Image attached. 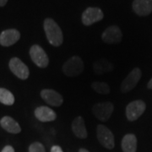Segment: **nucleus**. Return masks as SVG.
I'll return each mask as SVG.
<instances>
[{
    "mask_svg": "<svg viewBox=\"0 0 152 152\" xmlns=\"http://www.w3.org/2000/svg\"><path fill=\"white\" fill-rule=\"evenodd\" d=\"M44 31L49 43L54 47H59L64 42V36L58 25L53 20L48 18L44 20Z\"/></svg>",
    "mask_w": 152,
    "mask_h": 152,
    "instance_id": "nucleus-1",
    "label": "nucleus"
},
{
    "mask_svg": "<svg viewBox=\"0 0 152 152\" xmlns=\"http://www.w3.org/2000/svg\"><path fill=\"white\" fill-rule=\"evenodd\" d=\"M83 69H84L83 60L78 56H74L70 58L63 65V71L64 75L69 77L80 75L83 72Z\"/></svg>",
    "mask_w": 152,
    "mask_h": 152,
    "instance_id": "nucleus-2",
    "label": "nucleus"
},
{
    "mask_svg": "<svg viewBox=\"0 0 152 152\" xmlns=\"http://www.w3.org/2000/svg\"><path fill=\"white\" fill-rule=\"evenodd\" d=\"M97 139L101 145L105 148L112 150L115 146L114 135L112 131L102 124H99L96 128Z\"/></svg>",
    "mask_w": 152,
    "mask_h": 152,
    "instance_id": "nucleus-3",
    "label": "nucleus"
},
{
    "mask_svg": "<svg viewBox=\"0 0 152 152\" xmlns=\"http://www.w3.org/2000/svg\"><path fill=\"white\" fill-rule=\"evenodd\" d=\"M146 109L145 102L141 100L134 101L129 104L126 107V117L130 122L137 120Z\"/></svg>",
    "mask_w": 152,
    "mask_h": 152,
    "instance_id": "nucleus-4",
    "label": "nucleus"
},
{
    "mask_svg": "<svg viewBox=\"0 0 152 152\" xmlns=\"http://www.w3.org/2000/svg\"><path fill=\"white\" fill-rule=\"evenodd\" d=\"M102 10L96 7H89L82 14V23L85 26H91L94 23L101 21L103 19Z\"/></svg>",
    "mask_w": 152,
    "mask_h": 152,
    "instance_id": "nucleus-5",
    "label": "nucleus"
},
{
    "mask_svg": "<svg viewBox=\"0 0 152 152\" xmlns=\"http://www.w3.org/2000/svg\"><path fill=\"white\" fill-rule=\"evenodd\" d=\"M30 56L34 64L40 68H47L49 64L48 57L42 48L38 45H33L30 49Z\"/></svg>",
    "mask_w": 152,
    "mask_h": 152,
    "instance_id": "nucleus-6",
    "label": "nucleus"
},
{
    "mask_svg": "<svg viewBox=\"0 0 152 152\" xmlns=\"http://www.w3.org/2000/svg\"><path fill=\"white\" fill-rule=\"evenodd\" d=\"M141 76V70L139 68L134 69L125 78L124 80L122 82L120 86L121 91L123 93H127L133 90L138 84V82L140 81Z\"/></svg>",
    "mask_w": 152,
    "mask_h": 152,
    "instance_id": "nucleus-7",
    "label": "nucleus"
},
{
    "mask_svg": "<svg viewBox=\"0 0 152 152\" xmlns=\"http://www.w3.org/2000/svg\"><path fill=\"white\" fill-rule=\"evenodd\" d=\"M114 107L112 102H100L93 106V113L101 121H107L113 113Z\"/></svg>",
    "mask_w": 152,
    "mask_h": 152,
    "instance_id": "nucleus-8",
    "label": "nucleus"
},
{
    "mask_svg": "<svg viewBox=\"0 0 152 152\" xmlns=\"http://www.w3.org/2000/svg\"><path fill=\"white\" fill-rule=\"evenodd\" d=\"M10 69L13 72V74L15 75H16L18 78L21 79V80H26L29 75H30V71L28 67L21 60L18 58H13L10 61Z\"/></svg>",
    "mask_w": 152,
    "mask_h": 152,
    "instance_id": "nucleus-9",
    "label": "nucleus"
},
{
    "mask_svg": "<svg viewBox=\"0 0 152 152\" xmlns=\"http://www.w3.org/2000/svg\"><path fill=\"white\" fill-rule=\"evenodd\" d=\"M102 38L104 42L108 44L118 43L123 38V34L118 26H112L107 27L102 33Z\"/></svg>",
    "mask_w": 152,
    "mask_h": 152,
    "instance_id": "nucleus-10",
    "label": "nucleus"
},
{
    "mask_svg": "<svg viewBox=\"0 0 152 152\" xmlns=\"http://www.w3.org/2000/svg\"><path fill=\"white\" fill-rule=\"evenodd\" d=\"M20 33L15 29L5 30L0 35V44L4 47L12 46L20 40Z\"/></svg>",
    "mask_w": 152,
    "mask_h": 152,
    "instance_id": "nucleus-11",
    "label": "nucleus"
},
{
    "mask_svg": "<svg viewBox=\"0 0 152 152\" xmlns=\"http://www.w3.org/2000/svg\"><path fill=\"white\" fill-rule=\"evenodd\" d=\"M132 7L139 16H147L152 12V0H134Z\"/></svg>",
    "mask_w": 152,
    "mask_h": 152,
    "instance_id": "nucleus-12",
    "label": "nucleus"
},
{
    "mask_svg": "<svg viewBox=\"0 0 152 152\" xmlns=\"http://www.w3.org/2000/svg\"><path fill=\"white\" fill-rule=\"evenodd\" d=\"M41 96L47 103L54 107H60L64 102L63 97L59 93L50 89L42 90L41 91Z\"/></svg>",
    "mask_w": 152,
    "mask_h": 152,
    "instance_id": "nucleus-13",
    "label": "nucleus"
},
{
    "mask_svg": "<svg viewBox=\"0 0 152 152\" xmlns=\"http://www.w3.org/2000/svg\"><path fill=\"white\" fill-rule=\"evenodd\" d=\"M35 116L41 122H51L57 118V114L53 109L42 106L35 110Z\"/></svg>",
    "mask_w": 152,
    "mask_h": 152,
    "instance_id": "nucleus-14",
    "label": "nucleus"
},
{
    "mask_svg": "<svg viewBox=\"0 0 152 152\" xmlns=\"http://www.w3.org/2000/svg\"><path fill=\"white\" fill-rule=\"evenodd\" d=\"M0 124L4 129L11 134H19L21 131V128L19 124L14 118L9 116L4 117L0 121Z\"/></svg>",
    "mask_w": 152,
    "mask_h": 152,
    "instance_id": "nucleus-15",
    "label": "nucleus"
},
{
    "mask_svg": "<svg viewBox=\"0 0 152 152\" xmlns=\"http://www.w3.org/2000/svg\"><path fill=\"white\" fill-rule=\"evenodd\" d=\"M73 133L80 139H86L88 135L86 128L85 125V121L82 117H77L72 123Z\"/></svg>",
    "mask_w": 152,
    "mask_h": 152,
    "instance_id": "nucleus-16",
    "label": "nucleus"
},
{
    "mask_svg": "<svg viewBox=\"0 0 152 152\" xmlns=\"http://www.w3.org/2000/svg\"><path fill=\"white\" fill-rule=\"evenodd\" d=\"M122 150L124 152H136L137 138L133 134H128L122 140Z\"/></svg>",
    "mask_w": 152,
    "mask_h": 152,
    "instance_id": "nucleus-17",
    "label": "nucleus"
},
{
    "mask_svg": "<svg viewBox=\"0 0 152 152\" xmlns=\"http://www.w3.org/2000/svg\"><path fill=\"white\" fill-rule=\"evenodd\" d=\"M93 68L94 71L98 75H102L113 69L112 64L106 59H100L95 62L93 64Z\"/></svg>",
    "mask_w": 152,
    "mask_h": 152,
    "instance_id": "nucleus-18",
    "label": "nucleus"
},
{
    "mask_svg": "<svg viewBox=\"0 0 152 152\" xmlns=\"http://www.w3.org/2000/svg\"><path fill=\"white\" fill-rule=\"evenodd\" d=\"M0 102L8 106L13 105L15 102L14 95L4 88H0Z\"/></svg>",
    "mask_w": 152,
    "mask_h": 152,
    "instance_id": "nucleus-19",
    "label": "nucleus"
},
{
    "mask_svg": "<svg viewBox=\"0 0 152 152\" xmlns=\"http://www.w3.org/2000/svg\"><path fill=\"white\" fill-rule=\"evenodd\" d=\"M92 89L99 94H108L110 92V87L105 82L95 81L91 84Z\"/></svg>",
    "mask_w": 152,
    "mask_h": 152,
    "instance_id": "nucleus-20",
    "label": "nucleus"
},
{
    "mask_svg": "<svg viewBox=\"0 0 152 152\" xmlns=\"http://www.w3.org/2000/svg\"><path fill=\"white\" fill-rule=\"evenodd\" d=\"M29 152H46V151L42 144L39 142H35L29 147Z\"/></svg>",
    "mask_w": 152,
    "mask_h": 152,
    "instance_id": "nucleus-21",
    "label": "nucleus"
},
{
    "mask_svg": "<svg viewBox=\"0 0 152 152\" xmlns=\"http://www.w3.org/2000/svg\"><path fill=\"white\" fill-rule=\"evenodd\" d=\"M51 152H64L62 148L58 145H53L51 149Z\"/></svg>",
    "mask_w": 152,
    "mask_h": 152,
    "instance_id": "nucleus-22",
    "label": "nucleus"
},
{
    "mask_svg": "<svg viewBox=\"0 0 152 152\" xmlns=\"http://www.w3.org/2000/svg\"><path fill=\"white\" fill-rule=\"evenodd\" d=\"M1 152H15V150H14V148L10 145H7L5 146L3 150H2V151Z\"/></svg>",
    "mask_w": 152,
    "mask_h": 152,
    "instance_id": "nucleus-23",
    "label": "nucleus"
},
{
    "mask_svg": "<svg viewBox=\"0 0 152 152\" xmlns=\"http://www.w3.org/2000/svg\"><path fill=\"white\" fill-rule=\"evenodd\" d=\"M8 0H0V7H4L7 4Z\"/></svg>",
    "mask_w": 152,
    "mask_h": 152,
    "instance_id": "nucleus-24",
    "label": "nucleus"
},
{
    "mask_svg": "<svg viewBox=\"0 0 152 152\" xmlns=\"http://www.w3.org/2000/svg\"><path fill=\"white\" fill-rule=\"evenodd\" d=\"M147 87L149 88V89H151V90H152V78L151 80L149 81V83H148V85H147Z\"/></svg>",
    "mask_w": 152,
    "mask_h": 152,
    "instance_id": "nucleus-25",
    "label": "nucleus"
},
{
    "mask_svg": "<svg viewBox=\"0 0 152 152\" xmlns=\"http://www.w3.org/2000/svg\"><path fill=\"white\" fill-rule=\"evenodd\" d=\"M79 152H90L89 151H87L86 149H84V148H81V149H80V151Z\"/></svg>",
    "mask_w": 152,
    "mask_h": 152,
    "instance_id": "nucleus-26",
    "label": "nucleus"
}]
</instances>
